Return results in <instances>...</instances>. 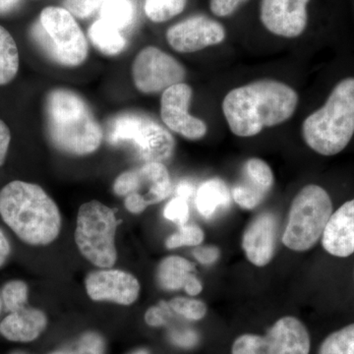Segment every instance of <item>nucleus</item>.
I'll use <instances>...</instances> for the list:
<instances>
[{
  "label": "nucleus",
  "instance_id": "obj_1",
  "mask_svg": "<svg viewBox=\"0 0 354 354\" xmlns=\"http://www.w3.org/2000/svg\"><path fill=\"white\" fill-rule=\"evenodd\" d=\"M297 104V92L290 86L260 80L230 91L223 99V113L234 135L252 137L290 120Z\"/></svg>",
  "mask_w": 354,
  "mask_h": 354
},
{
  "label": "nucleus",
  "instance_id": "obj_2",
  "mask_svg": "<svg viewBox=\"0 0 354 354\" xmlns=\"http://www.w3.org/2000/svg\"><path fill=\"white\" fill-rule=\"evenodd\" d=\"M0 216L21 241L46 246L62 230L57 205L37 184L14 180L0 190Z\"/></svg>",
  "mask_w": 354,
  "mask_h": 354
},
{
  "label": "nucleus",
  "instance_id": "obj_3",
  "mask_svg": "<svg viewBox=\"0 0 354 354\" xmlns=\"http://www.w3.org/2000/svg\"><path fill=\"white\" fill-rule=\"evenodd\" d=\"M46 131L62 152L85 156L95 152L102 130L85 100L68 88H55L46 95Z\"/></svg>",
  "mask_w": 354,
  "mask_h": 354
},
{
  "label": "nucleus",
  "instance_id": "obj_4",
  "mask_svg": "<svg viewBox=\"0 0 354 354\" xmlns=\"http://www.w3.org/2000/svg\"><path fill=\"white\" fill-rule=\"evenodd\" d=\"M302 135L309 148L326 157L346 149L354 135V78L335 86L322 108L304 120Z\"/></svg>",
  "mask_w": 354,
  "mask_h": 354
},
{
  "label": "nucleus",
  "instance_id": "obj_5",
  "mask_svg": "<svg viewBox=\"0 0 354 354\" xmlns=\"http://www.w3.org/2000/svg\"><path fill=\"white\" fill-rule=\"evenodd\" d=\"M46 57L60 65L76 67L88 57V43L75 18L62 7L48 6L31 31Z\"/></svg>",
  "mask_w": 354,
  "mask_h": 354
},
{
  "label": "nucleus",
  "instance_id": "obj_6",
  "mask_svg": "<svg viewBox=\"0 0 354 354\" xmlns=\"http://www.w3.org/2000/svg\"><path fill=\"white\" fill-rule=\"evenodd\" d=\"M332 214L327 191L315 184L305 186L291 203L283 244L297 252L309 250L322 237Z\"/></svg>",
  "mask_w": 354,
  "mask_h": 354
},
{
  "label": "nucleus",
  "instance_id": "obj_7",
  "mask_svg": "<svg viewBox=\"0 0 354 354\" xmlns=\"http://www.w3.org/2000/svg\"><path fill=\"white\" fill-rule=\"evenodd\" d=\"M118 225L115 214L102 203L90 201L80 207L77 216L75 242L88 262L104 269L113 267L118 259Z\"/></svg>",
  "mask_w": 354,
  "mask_h": 354
},
{
  "label": "nucleus",
  "instance_id": "obj_8",
  "mask_svg": "<svg viewBox=\"0 0 354 354\" xmlns=\"http://www.w3.org/2000/svg\"><path fill=\"white\" fill-rule=\"evenodd\" d=\"M108 141L113 145L128 143L134 147L145 162H162L174 153V137L150 116L140 113H123L109 121Z\"/></svg>",
  "mask_w": 354,
  "mask_h": 354
},
{
  "label": "nucleus",
  "instance_id": "obj_9",
  "mask_svg": "<svg viewBox=\"0 0 354 354\" xmlns=\"http://www.w3.org/2000/svg\"><path fill=\"white\" fill-rule=\"evenodd\" d=\"M169 171L160 162H145L137 169L121 174L115 179L113 191L125 197V208L132 214H140L151 205L162 202L171 193Z\"/></svg>",
  "mask_w": 354,
  "mask_h": 354
},
{
  "label": "nucleus",
  "instance_id": "obj_10",
  "mask_svg": "<svg viewBox=\"0 0 354 354\" xmlns=\"http://www.w3.org/2000/svg\"><path fill=\"white\" fill-rule=\"evenodd\" d=\"M185 75V69L176 58L155 46L140 51L132 65L133 81L144 94H157L183 83Z\"/></svg>",
  "mask_w": 354,
  "mask_h": 354
},
{
  "label": "nucleus",
  "instance_id": "obj_11",
  "mask_svg": "<svg viewBox=\"0 0 354 354\" xmlns=\"http://www.w3.org/2000/svg\"><path fill=\"white\" fill-rule=\"evenodd\" d=\"M192 94V88L185 83L167 88L160 100V115L165 124L172 131L186 139L199 140L206 135L207 125L188 111Z\"/></svg>",
  "mask_w": 354,
  "mask_h": 354
},
{
  "label": "nucleus",
  "instance_id": "obj_12",
  "mask_svg": "<svg viewBox=\"0 0 354 354\" xmlns=\"http://www.w3.org/2000/svg\"><path fill=\"white\" fill-rule=\"evenodd\" d=\"M311 0H261L260 19L272 35L293 39L301 36L308 25Z\"/></svg>",
  "mask_w": 354,
  "mask_h": 354
},
{
  "label": "nucleus",
  "instance_id": "obj_13",
  "mask_svg": "<svg viewBox=\"0 0 354 354\" xmlns=\"http://www.w3.org/2000/svg\"><path fill=\"white\" fill-rule=\"evenodd\" d=\"M225 39V27L205 16H195L177 23L167 32V43L174 50L183 53L204 50L223 43Z\"/></svg>",
  "mask_w": 354,
  "mask_h": 354
},
{
  "label": "nucleus",
  "instance_id": "obj_14",
  "mask_svg": "<svg viewBox=\"0 0 354 354\" xmlns=\"http://www.w3.org/2000/svg\"><path fill=\"white\" fill-rule=\"evenodd\" d=\"M86 291L94 301L130 305L138 299V279L120 270L104 269L91 272L85 281Z\"/></svg>",
  "mask_w": 354,
  "mask_h": 354
},
{
  "label": "nucleus",
  "instance_id": "obj_15",
  "mask_svg": "<svg viewBox=\"0 0 354 354\" xmlns=\"http://www.w3.org/2000/svg\"><path fill=\"white\" fill-rule=\"evenodd\" d=\"M278 220L272 213H263L246 227L242 236V249L249 262L265 267L271 262L276 251Z\"/></svg>",
  "mask_w": 354,
  "mask_h": 354
},
{
  "label": "nucleus",
  "instance_id": "obj_16",
  "mask_svg": "<svg viewBox=\"0 0 354 354\" xmlns=\"http://www.w3.org/2000/svg\"><path fill=\"white\" fill-rule=\"evenodd\" d=\"M322 245L335 257L346 258L354 253V199L332 214L322 235Z\"/></svg>",
  "mask_w": 354,
  "mask_h": 354
},
{
  "label": "nucleus",
  "instance_id": "obj_17",
  "mask_svg": "<svg viewBox=\"0 0 354 354\" xmlns=\"http://www.w3.org/2000/svg\"><path fill=\"white\" fill-rule=\"evenodd\" d=\"M274 354H309L308 330L295 317L279 319L266 335Z\"/></svg>",
  "mask_w": 354,
  "mask_h": 354
},
{
  "label": "nucleus",
  "instance_id": "obj_18",
  "mask_svg": "<svg viewBox=\"0 0 354 354\" xmlns=\"http://www.w3.org/2000/svg\"><path fill=\"white\" fill-rule=\"evenodd\" d=\"M46 326L44 312L24 307L12 312L0 323V333L9 341L29 342L36 339Z\"/></svg>",
  "mask_w": 354,
  "mask_h": 354
},
{
  "label": "nucleus",
  "instance_id": "obj_19",
  "mask_svg": "<svg viewBox=\"0 0 354 354\" xmlns=\"http://www.w3.org/2000/svg\"><path fill=\"white\" fill-rule=\"evenodd\" d=\"M230 203V191L221 179H209L202 183L197 191V209L200 215L207 220L213 218L218 209L227 208Z\"/></svg>",
  "mask_w": 354,
  "mask_h": 354
},
{
  "label": "nucleus",
  "instance_id": "obj_20",
  "mask_svg": "<svg viewBox=\"0 0 354 354\" xmlns=\"http://www.w3.org/2000/svg\"><path fill=\"white\" fill-rule=\"evenodd\" d=\"M194 270L195 266L185 258L169 256L158 264V285L165 290H180L183 288Z\"/></svg>",
  "mask_w": 354,
  "mask_h": 354
},
{
  "label": "nucleus",
  "instance_id": "obj_21",
  "mask_svg": "<svg viewBox=\"0 0 354 354\" xmlns=\"http://www.w3.org/2000/svg\"><path fill=\"white\" fill-rule=\"evenodd\" d=\"M88 38L95 48L106 55H118L127 46L120 30L101 19L95 21L88 29Z\"/></svg>",
  "mask_w": 354,
  "mask_h": 354
},
{
  "label": "nucleus",
  "instance_id": "obj_22",
  "mask_svg": "<svg viewBox=\"0 0 354 354\" xmlns=\"http://www.w3.org/2000/svg\"><path fill=\"white\" fill-rule=\"evenodd\" d=\"M19 51L10 32L0 25V86L6 85L17 75Z\"/></svg>",
  "mask_w": 354,
  "mask_h": 354
},
{
  "label": "nucleus",
  "instance_id": "obj_23",
  "mask_svg": "<svg viewBox=\"0 0 354 354\" xmlns=\"http://www.w3.org/2000/svg\"><path fill=\"white\" fill-rule=\"evenodd\" d=\"M99 11L101 20L118 30L129 27L134 21L135 6L133 0H104Z\"/></svg>",
  "mask_w": 354,
  "mask_h": 354
},
{
  "label": "nucleus",
  "instance_id": "obj_24",
  "mask_svg": "<svg viewBox=\"0 0 354 354\" xmlns=\"http://www.w3.org/2000/svg\"><path fill=\"white\" fill-rule=\"evenodd\" d=\"M244 181L267 194L274 184V174L264 160L249 158L244 165Z\"/></svg>",
  "mask_w": 354,
  "mask_h": 354
},
{
  "label": "nucleus",
  "instance_id": "obj_25",
  "mask_svg": "<svg viewBox=\"0 0 354 354\" xmlns=\"http://www.w3.org/2000/svg\"><path fill=\"white\" fill-rule=\"evenodd\" d=\"M187 4V0H146L147 17L155 23H164L179 15Z\"/></svg>",
  "mask_w": 354,
  "mask_h": 354
},
{
  "label": "nucleus",
  "instance_id": "obj_26",
  "mask_svg": "<svg viewBox=\"0 0 354 354\" xmlns=\"http://www.w3.org/2000/svg\"><path fill=\"white\" fill-rule=\"evenodd\" d=\"M319 354H354V324L328 335Z\"/></svg>",
  "mask_w": 354,
  "mask_h": 354
},
{
  "label": "nucleus",
  "instance_id": "obj_27",
  "mask_svg": "<svg viewBox=\"0 0 354 354\" xmlns=\"http://www.w3.org/2000/svg\"><path fill=\"white\" fill-rule=\"evenodd\" d=\"M232 354H274L266 335L245 334L235 339Z\"/></svg>",
  "mask_w": 354,
  "mask_h": 354
},
{
  "label": "nucleus",
  "instance_id": "obj_28",
  "mask_svg": "<svg viewBox=\"0 0 354 354\" xmlns=\"http://www.w3.org/2000/svg\"><path fill=\"white\" fill-rule=\"evenodd\" d=\"M205 234L201 227L196 225H184L165 241L167 249L183 246H198L204 241Z\"/></svg>",
  "mask_w": 354,
  "mask_h": 354
},
{
  "label": "nucleus",
  "instance_id": "obj_29",
  "mask_svg": "<svg viewBox=\"0 0 354 354\" xmlns=\"http://www.w3.org/2000/svg\"><path fill=\"white\" fill-rule=\"evenodd\" d=\"M2 299L7 311L11 313L24 308L28 301L27 285L22 281H9L2 290Z\"/></svg>",
  "mask_w": 354,
  "mask_h": 354
},
{
  "label": "nucleus",
  "instance_id": "obj_30",
  "mask_svg": "<svg viewBox=\"0 0 354 354\" xmlns=\"http://www.w3.org/2000/svg\"><path fill=\"white\" fill-rule=\"evenodd\" d=\"M266 193L244 181L236 184L232 189L234 201L242 209H253L265 199Z\"/></svg>",
  "mask_w": 354,
  "mask_h": 354
},
{
  "label": "nucleus",
  "instance_id": "obj_31",
  "mask_svg": "<svg viewBox=\"0 0 354 354\" xmlns=\"http://www.w3.org/2000/svg\"><path fill=\"white\" fill-rule=\"evenodd\" d=\"M169 304L172 311L189 320H201L207 314L206 304L200 300L176 297Z\"/></svg>",
  "mask_w": 354,
  "mask_h": 354
},
{
  "label": "nucleus",
  "instance_id": "obj_32",
  "mask_svg": "<svg viewBox=\"0 0 354 354\" xmlns=\"http://www.w3.org/2000/svg\"><path fill=\"white\" fill-rule=\"evenodd\" d=\"M104 341L99 335H84L78 342H75L70 348L55 351L51 354H104Z\"/></svg>",
  "mask_w": 354,
  "mask_h": 354
},
{
  "label": "nucleus",
  "instance_id": "obj_33",
  "mask_svg": "<svg viewBox=\"0 0 354 354\" xmlns=\"http://www.w3.org/2000/svg\"><path fill=\"white\" fill-rule=\"evenodd\" d=\"M188 200L189 199L176 195V197L171 199L165 207V218L177 223L179 227L186 225L190 215Z\"/></svg>",
  "mask_w": 354,
  "mask_h": 354
},
{
  "label": "nucleus",
  "instance_id": "obj_34",
  "mask_svg": "<svg viewBox=\"0 0 354 354\" xmlns=\"http://www.w3.org/2000/svg\"><path fill=\"white\" fill-rule=\"evenodd\" d=\"M104 0H65V9L80 19L91 17L100 10Z\"/></svg>",
  "mask_w": 354,
  "mask_h": 354
},
{
  "label": "nucleus",
  "instance_id": "obj_35",
  "mask_svg": "<svg viewBox=\"0 0 354 354\" xmlns=\"http://www.w3.org/2000/svg\"><path fill=\"white\" fill-rule=\"evenodd\" d=\"M171 308L169 302L160 301L156 306L151 307L147 310L145 321L149 326L152 327H160L167 324V320L171 318Z\"/></svg>",
  "mask_w": 354,
  "mask_h": 354
},
{
  "label": "nucleus",
  "instance_id": "obj_36",
  "mask_svg": "<svg viewBox=\"0 0 354 354\" xmlns=\"http://www.w3.org/2000/svg\"><path fill=\"white\" fill-rule=\"evenodd\" d=\"M245 0H209V9L218 17H228L236 11Z\"/></svg>",
  "mask_w": 354,
  "mask_h": 354
},
{
  "label": "nucleus",
  "instance_id": "obj_37",
  "mask_svg": "<svg viewBox=\"0 0 354 354\" xmlns=\"http://www.w3.org/2000/svg\"><path fill=\"white\" fill-rule=\"evenodd\" d=\"M192 254L202 265H211L220 258L221 253L215 246H202L195 248Z\"/></svg>",
  "mask_w": 354,
  "mask_h": 354
},
{
  "label": "nucleus",
  "instance_id": "obj_38",
  "mask_svg": "<svg viewBox=\"0 0 354 354\" xmlns=\"http://www.w3.org/2000/svg\"><path fill=\"white\" fill-rule=\"evenodd\" d=\"M11 141V132L6 123L0 120V167L4 164Z\"/></svg>",
  "mask_w": 354,
  "mask_h": 354
},
{
  "label": "nucleus",
  "instance_id": "obj_39",
  "mask_svg": "<svg viewBox=\"0 0 354 354\" xmlns=\"http://www.w3.org/2000/svg\"><path fill=\"white\" fill-rule=\"evenodd\" d=\"M183 288L190 297H196V295L201 293L203 286L197 277H195L194 274H191L189 279H187L185 285H184Z\"/></svg>",
  "mask_w": 354,
  "mask_h": 354
},
{
  "label": "nucleus",
  "instance_id": "obj_40",
  "mask_svg": "<svg viewBox=\"0 0 354 354\" xmlns=\"http://www.w3.org/2000/svg\"><path fill=\"white\" fill-rule=\"evenodd\" d=\"M10 252L11 247L8 239H7L3 232L0 230V268L6 264V260L8 259L9 255H10Z\"/></svg>",
  "mask_w": 354,
  "mask_h": 354
},
{
  "label": "nucleus",
  "instance_id": "obj_41",
  "mask_svg": "<svg viewBox=\"0 0 354 354\" xmlns=\"http://www.w3.org/2000/svg\"><path fill=\"white\" fill-rule=\"evenodd\" d=\"M176 344L181 346H191L196 342V335L193 333L186 332L184 334H176L172 337Z\"/></svg>",
  "mask_w": 354,
  "mask_h": 354
},
{
  "label": "nucleus",
  "instance_id": "obj_42",
  "mask_svg": "<svg viewBox=\"0 0 354 354\" xmlns=\"http://www.w3.org/2000/svg\"><path fill=\"white\" fill-rule=\"evenodd\" d=\"M193 193V186L192 184L189 183H181L178 184L176 188V194L178 196L186 198V199H189L191 195Z\"/></svg>",
  "mask_w": 354,
  "mask_h": 354
},
{
  "label": "nucleus",
  "instance_id": "obj_43",
  "mask_svg": "<svg viewBox=\"0 0 354 354\" xmlns=\"http://www.w3.org/2000/svg\"><path fill=\"white\" fill-rule=\"evenodd\" d=\"M19 0H0V14H4L12 10L17 6Z\"/></svg>",
  "mask_w": 354,
  "mask_h": 354
},
{
  "label": "nucleus",
  "instance_id": "obj_44",
  "mask_svg": "<svg viewBox=\"0 0 354 354\" xmlns=\"http://www.w3.org/2000/svg\"><path fill=\"white\" fill-rule=\"evenodd\" d=\"M132 354H149V353L145 351V349H140V351H135V353Z\"/></svg>",
  "mask_w": 354,
  "mask_h": 354
},
{
  "label": "nucleus",
  "instance_id": "obj_45",
  "mask_svg": "<svg viewBox=\"0 0 354 354\" xmlns=\"http://www.w3.org/2000/svg\"><path fill=\"white\" fill-rule=\"evenodd\" d=\"M0 309H1V304H0Z\"/></svg>",
  "mask_w": 354,
  "mask_h": 354
}]
</instances>
